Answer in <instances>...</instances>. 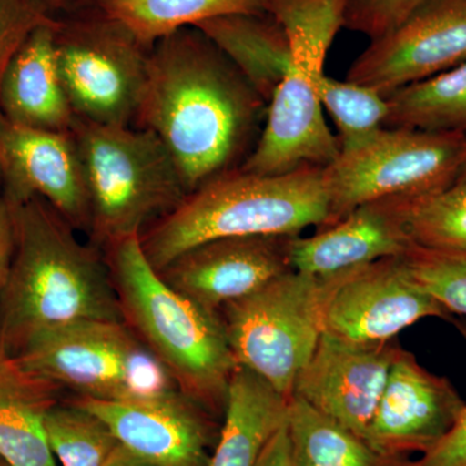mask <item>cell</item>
<instances>
[{
	"label": "cell",
	"instance_id": "cell-8",
	"mask_svg": "<svg viewBox=\"0 0 466 466\" xmlns=\"http://www.w3.org/2000/svg\"><path fill=\"white\" fill-rule=\"evenodd\" d=\"M465 161V134L382 128L324 168L329 217L323 228L364 202L440 192L458 182Z\"/></svg>",
	"mask_w": 466,
	"mask_h": 466
},
{
	"label": "cell",
	"instance_id": "cell-26",
	"mask_svg": "<svg viewBox=\"0 0 466 466\" xmlns=\"http://www.w3.org/2000/svg\"><path fill=\"white\" fill-rule=\"evenodd\" d=\"M45 431L60 466H104L121 446L100 417L72 400L48 410Z\"/></svg>",
	"mask_w": 466,
	"mask_h": 466
},
{
	"label": "cell",
	"instance_id": "cell-7",
	"mask_svg": "<svg viewBox=\"0 0 466 466\" xmlns=\"http://www.w3.org/2000/svg\"><path fill=\"white\" fill-rule=\"evenodd\" d=\"M332 276L293 271L226 306L218 318L238 366L291 398L294 382L323 334Z\"/></svg>",
	"mask_w": 466,
	"mask_h": 466
},
{
	"label": "cell",
	"instance_id": "cell-34",
	"mask_svg": "<svg viewBox=\"0 0 466 466\" xmlns=\"http://www.w3.org/2000/svg\"><path fill=\"white\" fill-rule=\"evenodd\" d=\"M256 466H293L287 422L276 431L271 441L267 443Z\"/></svg>",
	"mask_w": 466,
	"mask_h": 466
},
{
	"label": "cell",
	"instance_id": "cell-17",
	"mask_svg": "<svg viewBox=\"0 0 466 466\" xmlns=\"http://www.w3.org/2000/svg\"><path fill=\"white\" fill-rule=\"evenodd\" d=\"M394 341L352 345L321 334L291 397L366 441L389 373L400 352Z\"/></svg>",
	"mask_w": 466,
	"mask_h": 466
},
{
	"label": "cell",
	"instance_id": "cell-22",
	"mask_svg": "<svg viewBox=\"0 0 466 466\" xmlns=\"http://www.w3.org/2000/svg\"><path fill=\"white\" fill-rule=\"evenodd\" d=\"M268 106L290 66L287 34L269 14H238L211 18L196 25Z\"/></svg>",
	"mask_w": 466,
	"mask_h": 466
},
{
	"label": "cell",
	"instance_id": "cell-15",
	"mask_svg": "<svg viewBox=\"0 0 466 466\" xmlns=\"http://www.w3.org/2000/svg\"><path fill=\"white\" fill-rule=\"evenodd\" d=\"M0 175L5 202L38 196L76 232H90V198L72 133L15 124L0 112Z\"/></svg>",
	"mask_w": 466,
	"mask_h": 466
},
{
	"label": "cell",
	"instance_id": "cell-35",
	"mask_svg": "<svg viewBox=\"0 0 466 466\" xmlns=\"http://www.w3.org/2000/svg\"><path fill=\"white\" fill-rule=\"evenodd\" d=\"M54 18L72 16L96 7V0H32Z\"/></svg>",
	"mask_w": 466,
	"mask_h": 466
},
{
	"label": "cell",
	"instance_id": "cell-24",
	"mask_svg": "<svg viewBox=\"0 0 466 466\" xmlns=\"http://www.w3.org/2000/svg\"><path fill=\"white\" fill-rule=\"evenodd\" d=\"M287 428L293 466H406L410 461L383 458L363 438L299 398H290Z\"/></svg>",
	"mask_w": 466,
	"mask_h": 466
},
{
	"label": "cell",
	"instance_id": "cell-29",
	"mask_svg": "<svg viewBox=\"0 0 466 466\" xmlns=\"http://www.w3.org/2000/svg\"><path fill=\"white\" fill-rule=\"evenodd\" d=\"M410 278L449 314L466 319V253L413 247L401 256Z\"/></svg>",
	"mask_w": 466,
	"mask_h": 466
},
{
	"label": "cell",
	"instance_id": "cell-37",
	"mask_svg": "<svg viewBox=\"0 0 466 466\" xmlns=\"http://www.w3.org/2000/svg\"><path fill=\"white\" fill-rule=\"evenodd\" d=\"M458 182H466V161L464 167L461 168V173L459 175Z\"/></svg>",
	"mask_w": 466,
	"mask_h": 466
},
{
	"label": "cell",
	"instance_id": "cell-23",
	"mask_svg": "<svg viewBox=\"0 0 466 466\" xmlns=\"http://www.w3.org/2000/svg\"><path fill=\"white\" fill-rule=\"evenodd\" d=\"M268 0H96V7L147 48L183 27L238 14H267Z\"/></svg>",
	"mask_w": 466,
	"mask_h": 466
},
{
	"label": "cell",
	"instance_id": "cell-10",
	"mask_svg": "<svg viewBox=\"0 0 466 466\" xmlns=\"http://www.w3.org/2000/svg\"><path fill=\"white\" fill-rule=\"evenodd\" d=\"M426 318H455L410 278L401 257L332 275L323 334L352 345L394 341Z\"/></svg>",
	"mask_w": 466,
	"mask_h": 466
},
{
	"label": "cell",
	"instance_id": "cell-31",
	"mask_svg": "<svg viewBox=\"0 0 466 466\" xmlns=\"http://www.w3.org/2000/svg\"><path fill=\"white\" fill-rule=\"evenodd\" d=\"M424 0H348L345 27L370 36L389 32Z\"/></svg>",
	"mask_w": 466,
	"mask_h": 466
},
{
	"label": "cell",
	"instance_id": "cell-1",
	"mask_svg": "<svg viewBox=\"0 0 466 466\" xmlns=\"http://www.w3.org/2000/svg\"><path fill=\"white\" fill-rule=\"evenodd\" d=\"M266 115L263 97L198 27H183L150 47L133 127L161 140L187 195L241 167Z\"/></svg>",
	"mask_w": 466,
	"mask_h": 466
},
{
	"label": "cell",
	"instance_id": "cell-16",
	"mask_svg": "<svg viewBox=\"0 0 466 466\" xmlns=\"http://www.w3.org/2000/svg\"><path fill=\"white\" fill-rule=\"evenodd\" d=\"M100 417L124 449L152 466H208L211 413L182 390L137 400L75 397Z\"/></svg>",
	"mask_w": 466,
	"mask_h": 466
},
{
	"label": "cell",
	"instance_id": "cell-36",
	"mask_svg": "<svg viewBox=\"0 0 466 466\" xmlns=\"http://www.w3.org/2000/svg\"><path fill=\"white\" fill-rule=\"evenodd\" d=\"M104 466H152L148 462L143 461L133 453L128 452L124 447L119 446L116 452L110 456L108 462Z\"/></svg>",
	"mask_w": 466,
	"mask_h": 466
},
{
	"label": "cell",
	"instance_id": "cell-12",
	"mask_svg": "<svg viewBox=\"0 0 466 466\" xmlns=\"http://www.w3.org/2000/svg\"><path fill=\"white\" fill-rule=\"evenodd\" d=\"M296 236H229L201 242L175 257L158 274L162 280L210 314L256 293L293 271Z\"/></svg>",
	"mask_w": 466,
	"mask_h": 466
},
{
	"label": "cell",
	"instance_id": "cell-2",
	"mask_svg": "<svg viewBox=\"0 0 466 466\" xmlns=\"http://www.w3.org/2000/svg\"><path fill=\"white\" fill-rule=\"evenodd\" d=\"M5 205L15 248L0 294V348L17 354L33 337L76 321H124L103 250L79 240L38 196Z\"/></svg>",
	"mask_w": 466,
	"mask_h": 466
},
{
	"label": "cell",
	"instance_id": "cell-25",
	"mask_svg": "<svg viewBox=\"0 0 466 466\" xmlns=\"http://www.w3.org/2000/svg\"><path fill=\"white\" fill-rule=\"evenodd\" d=\"M385 127L466 135V61L386 96Z\"/></svg>",
	"mask_w": 466,
	"mask_h": 466
},
{
	"label": "cell",
	"instance_id": "cell-20",
	"mask_svg": "<svg viewBox=\"0 0 466 466\" xmlns=\"http://www.w3.org/2000/svg\"><path fill=\"white\" fill-rule=\"evenodd\" d=\"M63 389L0 348V459L9 466H57L45 417Z\"/></svg>",
	"mask_w": 466,
	"mask_h": 466
},
{
	"label": "cell",
	"instance_id": "cell-33",
	"mask_svg": "<svg viewBox=\"0 0 466 466\" xmlns=\"http://www.w3.org/2000/svg\"><path fill=\"white\" fill-rule=\"evenodd\" d=\"M15 238L11 213L3 200L0 205V294L7 280L9 266L14 256Z\"/></svg>",
	"mask_w": 466,
	"mask_h": 466
},
{
	"label": "cell",
	"instance_id": "cell-13",
	"mask_svg": "<svg viewBox=\"0 0 466 466\" xmlns=\"http://www.w3.org/2000/svg\"><path fill=\"white\" fill-rule=\"evenodd\" d=\"M324 66L290 57V66L267 106L265 124L249 157L238 170L281 175L305 167H329L339 142L325 121L317 82Z\"/></svg>",
	"mask_w": 466,
	"mask_h": 466
},
{
	"label": "cell",
	"instance_id": "cell-21",
	"mask_svg": "<svg viewBox=\"0 0 466 466\" xmlns=\"http://www.w3.org/2000/svg\"><path fill=\"white\" fill-rule=\"evenodd\" d=\"M289 400L262 377L238 366L208 466H256L267 443L287 422Z\"/></svg>",
	"mask_w": 466,
	"mask_h": 466
},
{
	"label": "cell",
	"instance_id": "cell-40",
	"mask_svg": "<svg viewBox=\"0 0 466 466\" xmlns=\"http://www.w3.org/2000/svg\"><path fill=\"white\" fill-rule=\"evenodd\" d=\"M407 465V464H406Z\"/></svg>",
	"mask_w": 466,
	"mask_h": 466
},
{
	"label": "cell",
	"instance_id": "cell-9",
	"mask_svg": "<svg viewBox=\"0 0 466 466\" xmlns=\"http://www.w3.org/2000/svg\"><path fill=\"white\" fill-rule=\"evenodd\" d=\"M149 50L97 7L58 18V75L76 116L99 125L133 126Z\"/></svg>",
	"mask_w": 466,
	"mask_h": 466
},
{
	"label": "cell",
	"instance_id": "cell-18",
	"mask_svg": "<svg viewBox=\"0 0 466 466\" xmlns=\"http://www.w3.org/2000/svg\"><path fill=\"white\" fill-rule=\"evenodd\" d=\"M415 198H419L391 196L364 202L333 226L317 229L309 238L296 236L291 248L293 268L325 278L404 256L415 247L408 223Z\"/></svg>",
	"mask_w": 466,
	"mask_h": 466
},
{
	"label": "cell",
	"instance_id": "cell-27",
	"mask_svg": "<svg viewBox=\"0 0 466 466\" xmlns=\"http://www.w3.org/2000/svg\"><path fill=\"white\" fill-rule=\"evenodd\" d=\"M317 87L323 109L336 125L339 152L358 148L385 128L388 99L375 88L327 75L318 79Z\"/></svg>",
	"mask_w": 466,
	"mask_h": 466
},
{
	"label": "cell",
	"instance_id": "cell-30",
	"mask_svg": "<svg viewBox=\"0 0 466 466\" xmlns=\"http://www.w3.org/2000/svg\"><path fill=\"white\" fill-rule=\"evenodd\" d=\"M56 20L32 0H0V84L12 58L27 36Z\"/></svg>",
	"mask_w": 466,
	"mask_h": 466
},
{
	"label": "cell",
	"instance_id": "cell-39",
	"mask_svg": "<svg viewBox=\"0 0 466 466\" xmlns=\"http://www.w3.org/2000/svg\"><path fill=\"white\" fill-rule=\"evenodd\" d=\"M0 182H2V175H0ZM2 202H3V200H0V205H2Z\"/></svg>",
	"mask_w": 466,
	"mask_h": 466
},
{
	"label": "cell",
	"instance_id": "cell-5",
	"mask_svg": "<svg viewBox=\"0 0 466 466\" xmlns=\"http://www.w3.org/2000/svg\"><path fill=\"white\" fill-rule=\"evenodd\" d=\"M70 133L81 156L90 198L88 236L99 249L142 235L186 198L173 157L150 131L76 116Z\"/></svg>",
	"mask_w": 466,
	"mask_h": 466
},
{
	"label": "cell",
	"instance_id": "cell-38",
	"mask_svg": "<svg viewBox=\"0 0 466 466\" xmlns=\"http://www.w3.org/2000/svg\"><path fill=\"white\" fill-rule=\"evenodd\" d=\"M0 466H9L7 462L5 461V460L0 459Z\"/></svg>",
	"mask_w": 466,
	"mask_h": 466
},
{
	"label": "cell",
	"instance_id": "cell-11",
	"mask_svg": "<svg viewBox=\"0 0 466 466\" xmlns=\"http://www.w3.org/2000/svg\"><path fill=\"white\" fill-rule=\"evenodd\" d=\"M466 61V0H424L397 26L370 39L346 79L389 96Z\"/></svg>",
	"mask_w": 466,
	"mask_h": 466
},
{
	"label": "cell",
	"instance_id": "cell-14",
	"mask_svg": "<svg viewBox=\"0 0 466 466\" xmlns=\"http://www.w3.org/2000/svg\"><path fill=\"white\" fill-rule=\"evenodd\" d=\"M466 403L446 377L401 349L377 404L366 441L386 459L425 455L452 431Z\"/></svg>",
	"mask_w": 466,
	"mask_h": 466
},
{
	"label": "cell",
	"instance_id": "cell-19",
	"mask_svg": "<svg viewBox=\"0 0 466 466\" xmlns=\"http://www.w3.org/2000/svg\"><path fill=\"white\" fill-rule=\"evenodd\" d=\"M58 18L34 29L3 76L0 112L15 124L70 133L76 115L67 100L56 60Z\"/></svg>",
	"mask_w": 466,
	"mask_h": 466
},
{
	"label": "cell",
	"instance_id": "cell-3",
	"mask_svg": "<svg viewBox=\"0 0 466 466\" xmlns=\"http://www.w3.org/2000/svg\"><path fill=\"white\" fill-rule=\"evenodd\" d=\"M101 250L125 323L164 364L179 390L211 415H223L238 363L219 318L162 280L144 254L139 235Z\"/></svg>",
	"mask_w": 466,
	"mask_h": 466
},
{
	"label": "cell",
	"instance_id": "cell-32",
	"mask_svg": "<svg viewBox=\"0 0 466 466\" xmlns=\"http://www.w3.org/2000/svg\"><path fill=\"white\" fill-rule=\"evenodd\" d=\"M453 323L466 341V319H455ZM406 466H466V407L452 431L433 450L417 460H410Z\"/></svg>",
	"mask_w": 466,
	"mask_h": 466
},
{
	"label": "cell",
	"instance_id": "cell-28",
	"mask_svg": "<svg viewBox=\"0 0 466 466\" xmlns=\"http://www.w3.org/2000/svg\"><path fill=\"white\" fill-rule=\"evenodd\" d=\"M408 223L415 247L466 253V182L415 198Z\"/></svg>",
	"mask_w": 466,
	"mask_h": 466
},
{
	"label": "cell",
	"instance_id": "cell-6",
	"mask_svg": "<svg viewBox=\"0 0 466 466\" xmlns=\"http://www.w3.org/2000/svg\"><path fill=\"white\" fill-rule=\"evenodd\" d=\"M16 355L34 373L79 398L137 400L179 389L125 321L61 325L33 337Z\"/></svg>",
	"mask_w": 466,
	"mask_h": 466
},
{
	"label": "cell",
	"instance_id": "cell-4",
	"mask_svg": "<svg viewBox=\"0 0 466 466\" xmlns=\"http://www.w3.org/2000/svg\"><path fill=\"white\" fill-rule=\"evenodd\" d=\"M324 168L281 175L241 170L223 175L186 196L173 213L140 235L144 254L157 271L189 248L229 236H299L323 228L329 217Z\"/></svg>",
	"mask_w": 466,
	"mask_h": 466
}]
</instances>
